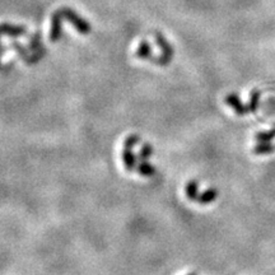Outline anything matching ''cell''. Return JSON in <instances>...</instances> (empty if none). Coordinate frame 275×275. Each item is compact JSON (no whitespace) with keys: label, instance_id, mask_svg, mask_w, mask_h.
Instances as JSON below:
<instances>
[{"label":"cell","instance_id":"6da1fadb","mask_svg":"<svg viewBox=\"0 0 275 275\" xmlns=\"http://www.w3.org/2000/svg\"><path fill=\"white\" fill-rule=\"evenodd\" d=\"M154 38H156L157 43H158V46L161 47V50H162V55L159 56V58L150 56L149 60L152 61V63H154V64L159 65V67H166V65H168L171 63L172 58H173V47H172V46L170 45V42L166 40V37L159 34V32H157V31L154 32Z\"/></svg>","mask_w":275,"mask_h":275},{"label":"cell","instance_id":"7a4b0ae2","mask_svg":"<svg viewBox=\"0 0 275 275\" xmlns=\"http://www.w3.org/2000/svg\"><path fill=\"white\" fill-rule=\"evenodd\" d=\"M61 14L68 22H70L71 25L75 27V30L82 34H88L91 32V25L84 18L79 17L73 9L70 8H60Z\"/></svg>","mask_w":275,"mask_h":275},{"label":"cell","instance_id":"3957f363","mask_svg":"<svg viewBox=\"0 0 275 275\" xmlns=\"http://www.w3.org/2000/svg\"><path fill=\"white\" fill-rule=\"evenodd\" d=\"M63 14L61 10L58 9L51 15V31H50V40L51 42H58L61 37V27H63Z\"/></svg>","mask_w":275,"mask_h":275},{"label":"cell","instance_id":"277c9868","mask_svg":"<svg viewBox=\"0 0 275 275\" xmlns=\"http://www.w3.org/2000/svg\"><path fill=\"white\" fill-rule=\"evenodd\" d=\"M226 103L228 104L229 107H232V110L235 111L237 115L240 116H243V115H247V113H251L250 106L248 104H243L242 101L240 100V97L236 93H231L226 97Z\"/></svg>","mask_w":275,"mask_h":275},{"label":"cell","instance_id":"5b68a950","mask_svg":"<svg viewBox=\"0 0 275 275\" xmlns=\"http://www.w3.org/2000/svg\"><path fill=\"white\" fill-rule=\"evenodd\" d=\"M0 34H6V36H25L27 34V31L25 27H19V26L8 25V23H3L0 25Z\"/></svg>","mask_w":275,"mask_h":275},{"label":"cell","instance_id":"8992f818","mask_svg":"<svg viewBox=\"0 0 275 275\" xmlns=\"http://www.w3.org/2000/svg\"><path fill=\"white\" fill-rule=\"evenodd\" d=\"M122 159H124V165H125L126 171H133L137 166V157L134 152L130 148H125L122 152Z\"/></svg>","mask_w":275,"mask_h":275},{"label":"cell","instance_id":"52a82bcc","mask_svg":"<svg viewBox=\"0 0 275 275\" xmlns=\"http://www.w3.org/2000/svg\"><path fill=\"white\" fill-rule=\"evenodd\" d=\"M218 198V190L217 189H208L205 190L204 193L200 194L198 198V202L202 205H208L213 203L214 200H217Z\"/></svg>","mask_w":275,"mask_h":275},{"label":"cell","instance_id":"ba28073f","mask_svg":"<svg viewBox=\"0 0 275 275\" xmlns=\"http://www.w3.org/2000/svg\"><path fill=\"white\" fill-rule=\"evenodd\" d=\"M135 55L139 59H150V56H152V47H150L149 43L144 40L141 41L137 52H135Z\"/></svg>","mask_w":275,"mask_h":275},{"label":"cell","instance_id":"9c48e42d","mask_svg":"<svg viewBox=\"0 0 275 275\" xmlns=\"http://www.w3.org/2000/svg\"><path fill=\"white\" fill-rule=\"evenodd\" d=\"M186 196L189 200L194 202L198 200L199 198V183L196 180L189 181V183L186 185Z\"/></svg>","mask_w":275,"mask_h":275},{"label":"cell","instance_id":"30bf717a","mask_svg":"<svg viewBox=\"0 0 275 275\" xmlns=\"http://www.w3.org/2000/svg\"><path fill=\"white\" fill-rule=\"evenodd\" d=\"M138 172L144 177H150V176L156 173V168L153 167L150 163H148V161H141L139 166H138Z\"/></svg>","mask_w":275,"mask_h":275},{"label":"cell","instance_id":"8fae6325","mask_svg":"<svg viewBox=\"0 0 275 275\" xmlns=\"http://www.w3.org/2000/svg\"><path fill=\"white\" fill-rule=\"evenodd\" d=\"M275 150V145L270 143H260L254 148V153L257 156H264V154H272Z\"/></svg>","mask_w":275,"mask_h":275},{"label":"cell","instance_id":"7c38bea8","mask_svg":"<svg viewBox=\"0 0 275 275\" xmlns=\"http://www.w3.org/2000/svg\"><path fill=\"white\" fill-rule=\"evenodd\" d=\"M259 101H260V92L257 89H254V91L251 92V98H250V110L251 113H255L259 108Z\"/></svg>","mask_w":275,"mask_h":275},{"label":"cell","instance_id":"4fadbf2b","mask_svg":"<svg viewBox=\"0 0 275 275\" xmlns=\"http://www.w3.org/2000/svg\"><path fill=\"white\" fill-rule=\"evenodd\" d=\"M255 138L260 143H270V140L275 138V129H272L269 132H260Z\"/></svg>","mask_w":275,"mask_h":275},{"label":"cell","instance_id":"5bb4252c","mask_svg":"<svg viewBox=\"0 0 275 275\" xmlns=\"http://www.w3.org/2000/svg\"><path fill=\"white\" fill-rule=\"evenodd\" d=\"M152 154H153L152 145H149V144H144L143 147L140 148V152H139V158H140L141 161H148V158H149Z\"/></svg>","mask_w":275,"mask_h":275},{"label":"cell","instance_id":"9a60e30c","mask_svg":"<svg viewBox=\"0 0 275 275\" xmlns=\"http://www.w3.org/2000/svg\"><path fill=\"white\" fill-rule=\"evenodd\" d=\"M139 141H140V138L138 137V135H129V137L125 139V141H124V145H125V148H130V149H133L135 145H138Z\"/></svg>","mask_w":275,"mask_h":275},{"label":"cell","instance_id":"2e32d148","mask_svg":"<svg viewBox=\"0 0 275 275\" xmlns=\"http://www.w3.org/2000/svg\"><path fill=\"white\" fill-rule=\"evenodd\" d=\"M189 275H196V273H191V274H189Z\"/></svg>","mask_w":275,"mask_h":275},{"label":"cell","instance_id":"e0dca14e","mask_svg":"<svg viewBox=\"0 0 275 275\" xmlns=\"http://www.w3.org/2000/svg\"><path fill=\"white\" fill-rule=\"evenodd\" d=\"M0 36H1V34H0Z\"/></svg>","mask_w":275,"mask_h":275}]
</instances>
